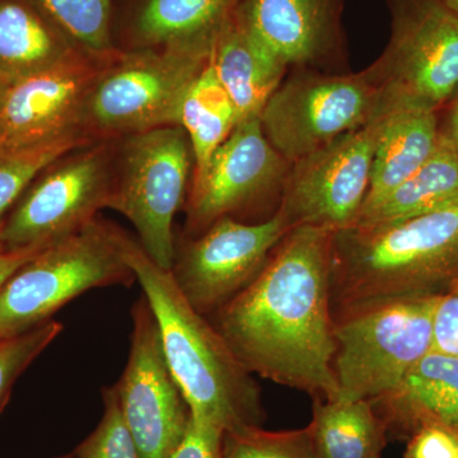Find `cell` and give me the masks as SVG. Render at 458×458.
Instances as JSON below:
<instances>
[{"label":"cell","instance_id":"cell-18","mask_svg":"<svg viewBox=\"0 0 458 458\" xmlns=\"http://www.w3.org/2000/svg\"><path fill=\"white\" fill-rule=\"evenodd\" d=\"M210 62L236 107L240 123L260 116L288 71L247 30L237 11L216 36Z\"/></svg>","mask_w":458,"mask_h":458},{"label":"cell","instance_id":"cell-8","mask_svg":"<svg viewBox=\"0 0 458 458\" xmlns=\"http://www.w3.org/2000/svg\"><path fill=\"white\" fill-rule=\"evenodd\" d=\"M108 209L123 214L137 231L144 251L171 270L176 251L174 216L188 200L191 144L180 125L119 140Z\"/></svg>","mask_w":458,"mask_h":458},{"label":"cell","instance_id":"cell-7","mask_svg":"<svg viewBox=\"0 0 458 458\" xmlns=\"http://www.w3.org/2000/svg\"><path fill=\"white\" fill-rule=\"evenodd\" d=\"M390 40L367 68L381 92L382 116L439 113L458 92V14L441 0H387Z\"/></svg>","mask_w":458,"mask_h":458},{"label":"cell","instance_id":"cell-5","mask_svg":"<svg viewBox=\"0 0 458 458\" xmlns=\"http://www.w3.org/2000/svg\"><path fill=\"white\" fill-rule=\"evenodd\" d=\"M125 236L98 216L30 259L0 289V342L50 321L90 289L137 282L123 258Z\"/></svg>","mask_w":458,"mask_h":458},{"label":"cell","instance_id":"cell-29","mask_svg":"<svg viewBox=\"0 0 458 458\" xmlns=\"http://www.w3.org/2000/svg\"><path fill=\"white\" fill-rule=\"evenodd\" d=\"M104 414L98 428L74 452V458H140L120 410L114 387L102 390Z\"/></svg>","mask_w":458,"mask_h":458},{"label":"cell","instance_id":"cell-9","mask_svg":"<svg viewBox=\"0 0 458 458\" xmlns=\"http://www.w3.org/2000/svg\"><path fill=\"white\" fill-rule=\"evenodd\" d=\"M382 117L381 92L367 69H295L261 111L265 137L288 164Z\"/></svg>","mask_w":458,"mask_h":458},{"label":"cell","instance_id":"cell-16","mask_svg":"<svg viewBox=\"0 0 458 458\" xmlns=\"http://www.w3.org/2000/svg\"><path fill=\"white\" fill-rule=\"evenodd\" d=\"M346 0H243L238 17L286 68H334L345 63Z\"/></svg>","mask_w":458,"mask_h":458},{"label":"cell","instance_id":"cell-6","mask_svg":"<svg viewBox=\"0 0 458 458\" xmlns=\"http://www.w3.org/2000/svg\"><path fill=\"white\" fill-rule=\"evenodd\" d=\"M441 295L370 303L334 316L335 400L373 401L394 390L432 352Z\"/></svg>","mask_w":458,"mask_h":458},{"label":"cell","instance_id":"cell-15","mask_svg":"<svg viewBox=\"0 0 458 458\" xmlns=\"http://www.w3.org/2000/svg\"><path fill=\"white\" fill-rule=\"evenodd\" d=\"M289 168L291 164L265 137L260 116L238 123L205 170L192 176L185 204L188 231L198 236L273 190L282 191Z\"/></svg>","mask_w":458,"mask_h":458},{"label":"cell","instance_id":"cell-31","mask_svg":"<svg viewBox=\"0 0 458 458\" xmlns=\"http://www.w3.org/2000/svg\"><path fill=\"white\" fill-rule=\"evenodd\" d=\"M432 351L458 357V280L437 304Z\"/></svg>","mask_w":458,"mask_h":458},{"label":"cell","instance_id":"cell-21","mask_svg":"<svg viewBox=\"0 0 458 458\" xmlns=\"http://www.w3.org/2000/svg\"><path fill=\"white\" fill-rule=\"evenodd\" d=\"M309 428L318 458H381L390 438L369 400L313 399Z\"/></svg>","mask_w":458,"mask_h":458},{"label":"cell","instance_id":"cell-10","mask_svg":"<svg viewBox=\"0 0 458 458\" xmlns=\"http://www.w3.org/2000/svg\"><path fill=\"white\" fill-rule=\"evenodd\" d=\"M114 140L78 147L38 174L0 228L9 250L44 249L89 225L107 208Z\"/></svg>","mask_w":458,"mask_h":458},{"label":"cell","instance_id":"cell-32","mask_svg":"<svg viewBox=\"0 0 458 458\" xmlns=\"http://www.w3.org/2000/svg\"><path fill=\"white\" fill-rule=\"evenodd\" d=\"M405 458H458L456 430L426 427L410 438Z\"/></svg>","mask_w":458,"mask_h":458},{"label":"cell","instance_id":"cell-3","mask_svg":"<svg viewBox=\"0 0 458 458\" xmlns=\"http://www.w3.org/2000/svg\"><path fill=\"white\" fill-rule=\"evenodd\" d=\"M458 280V204L405 221L337 229L333 315L367 304L443 294Z\"/></svg>","mask_w":458,"mask_h":458},{"label":"cell","instance_id":"cell-27","mask_svg":"<svg viewBox=\"0 0 458 458\" xmlns=\"http://www.w3.org/2000/svg\"><path fill=\"white\" fill-rule=\"evenodd\" d=\"M90 143L72 140L21 155L0 156V228L9 209L44 168L72 149Z\"/></svg>","mask_w":458,"mask_h":458},{"label":"cell","instance_id":"cell-37","mask_svg":"<svg viewBox=\"0 0 458 458\" xmlns=\"http://www.w3.org/2000/svg\"><path fill=\"white\" fill-rule=\"evenodd\" d=\"M0 87H2V82H0Z\"/></svg>","mask_w":458,"mask_h":458},{"label":"cell","instance_id":"cell-24","mask_svg":"<svg viewBox=\"0 0 458 458\" xmlns=\"http://www.w3.org/2000/svg\"><path fill=\"white\" fill-rule=\"evenodd\" d=\"M238 123L236 107L219 82L209 59L190 86L180 110L179 125L188 135L194 157L192 176L205 170Z\"/></svg>","mask_w":458,"mask_h":458},{"label":"cell","instance_id":"cell-2","mask_svg":"<svg viewBox=\"0 0 458 458\" xmlns=\"http://www.w3.org/2000/svg\"><path fill=\"white\" fill-rule=\"evenodd\" d=\"M123 258L140 283L157 321L165 361L194 418L223 430L262 426L267 415L261 390L227 342L180 291L171 270L126 233Z\"/></svg>","mask_w":458,"mask_h":458},{"label":"cell","instance_id":"cell-17","mask_svg":"<svg viewBox=\"0 0 458 458\" xmlns=\"http://www.w3.org/2000/svg\"><path fill=\"white\" fill-rule=\"evenodd\" d=\"M388 437L411 438L426 427L458 429V357L429 352L391 393L372 401Z\"/></svg>","mask_w":458,"mask_h":458},{"label":"cell","instance_id":"cell-11","mask_svg":"<svg viewBox=\"0 0 458 458\" xmlns=\"http://www.w3.org/2000/svg\"><path fill=\"white\" fill-rule=\"evenodd\" d=\"M291 229L279 210L252 225L225 216L176 242L172 276L189 303L209 318L254 282Z\"/></svg>","mask_w":458,"mask_h":458},{"label":"cell","instance_id":"cell-35","mask_svg":"<svg viewBox=\"0 0 458 458\" xmlns=\"http://www.w3.org/2000/svg\"><path fill=\"white\" fill-rule=\"evenodd\" d=\"M441 2L445 5V7L450 8L451 11H454V13L458 14V0H441Z\"/></svg>","mask_w":458,"mask_h":458},{"label":"cell","instance_id":"cell-22","mask_svg":"<svg viewBox=\"0 0 458 458\" xmlns=\"http://www.w3.org/2000/svg\"><path fill=\"white\" fill-rule=\"evenodd\" d=\"M454 204H458V157L441 134L426 164L384 200L361 212L354 225L405 221Z\"/></svg>","mask_w":458,"mask_h":458},{"label":"cell","instance_id":"cell-34","mask_svg":"<svg viewBox=\"0 0 458 458\" xmlns=\"http://www.w3.org/2000/svg\"><path fill=\"white\" fill-rule=\"evenodd\" d=\"M443 110H445V117L443 123L439 122V129L458 157V92Z\"/></svg>","mask_w":458,"mask_h":458},{"label":"cell","instance_id":"cell-12","mask_svg":"<svg viewBox=\"0 0 458 458\" xmlns=\"http://www.w3.org/2000/svg\"><path fill=\"white\" fill-rule=\"evenodd\" d=\"M377 131L378 119L291 165L278 210L292 228L337 231L357 222L369 194Z\"/></svg>","mask_w":458,"mask_h":458},{"label":"cell","instance_id":"cell-38","mask_svg":"<svg viewBox=\"0 0 458 458\" xmlns=\"http://www.w3.org/2000/svg\"><path fill=\"white\" fill-rule=\"evenodd\" d=\"M456 432H457V436H458V429L456 430Z\"/></svg>","mask_w":458,"mask_h":458},{"label":"cell","instance_id":"cell-1","mask_svg":"<svg viewBox=\"0 0 458 458\" xmlns=\"http://www.w3.org/2000/svg\"><path fill=\"white\" fill-rule=\"evenodd\" d=\"M335 229L292 228L254 282L209 321L252 375L335 400L331 310Z\"/></svg>","mask_w":458,"mask_h":458},{"label":"cell","instance_id":"cell-26","mask_svg":"<svg viewBox=\"0 0 458 458\" xmlns=\"http://www.w3.org/2000/svg\"><path fill=\"white\" fill-rule=\"evenodd\" d=\"M222 458H318L310 428L271 432L261 426L225 430Z\"/></svg>","mask_w":458,"mask_h":458},{"label":"cell","instance_id":"cell-13","mask_svg":"<svg viewBox=\"0 0 458 458\" xmlns=\"http://www.w3.org/2000/svg\"><path fill=\"white\" fill-rule=\"evenodd\" d=\"M106 62L83 54L47 71L2 82L0 156L72 140L92 143L82 135L84 104Z\"/></svg>","mask_w":458,"mask_h":458},{"label":"cell","instance_id":"cell-4","mask_svg":"<svg viewBox=\"0 0 458 458\" xmlns=\"http://www.w3.org/2000/svg\"><path fill=\"white\" fill-rule=\"evenodd\" d=\"M216 38L119 51L104 63L90 86L84 104L83 137L92 143L119 140L179 125L181 105L209 62Z\"/></svg>","mask_w":458,"mask_h":458},{"label":"cell","instance_id":"cell-25","mask_svg":"<svg viewBox=\"0 0 458 458\" xmlns=\"http://www.w3.org/2000/svg\"><path fill=\"white\" fill-rule=\"evenodd\" d=\"M87 55L113 59L110 33L113 0H33Z\"/></svg>","mask_w":458,"mask_h":458},{"label":"cell","instance_id":"cell-20","mask_svg":"<svg viewBox=\"0 0 458 458\" xmlns=\"http://www.w3.org/2000/svg\"><path fill=\"white\" fill-rule=\"evenodd\" d=\"M439 138V116L434 111L396 110L379 117L369 190L361 212L384 200L426 164Z\"/></svg>","mask_w":458,"mask_h":458},{"label":"cell","instance_id":"cell-23","mask_svg":"<svg viewBox=\"0 0 458 458\" xmlns=\"http://www.w3.org/2000/svg\"><path fill=\"white\" fill-rule=\"evenodd\" d=\"M243 0H146L135 21L141 47L216 38Z\"/></svg>","mask_w":458,"mask_h":458},{"label":"cell","instance_id":"cell-14","mask_svg":"<svg viewBox=\"0 0 458 458\" xmlns=\"http://www.w3.org/2000/svg\"><path fill=\"white\" fill-rule=\"evenodd\" d=\"M128 363L114 386L140 458H170L188 429L190 409L165 361L146 297L132 304Z\"/></svg>","mask_w":458,"mask_h":458},{"label":"cell","instance_id":"cell-19","mask_svg":"<svg viewBox=\"0 0 458 458\" xmlns=\"http://www.w3.org/2000/svg\"><path fill=\"white\" fill-rule=\"evenodd\" d=\"M83 54L33 0H0V82L47 71Z\"/></svg>","mask_w":458,"mask_h":458},{"label":"cell","instance_id":"cell-28","mask_svg":"<svg viewBox=\"0 0 458 458\" xmlns=\"http://www.w3.org/2000/svg\"><path fill=\"white\" fill-rule=\"evenodd\" d=\"M59 321L45 322L21 335L0 342V412L7 405L18 377L60 335Z\"/></svg>","mask_w":458,"mask_h":458},{"label":"cell","instance_id":"cell-33","mask_svg":"<svg viewBox=\"0 0 458 458\" xmlns=\"http://www.w3.org/2000/svg\"><path fill=\"white\" fill-rule=\"evenodd\" d=\"M42 249L9 250L0 242V289L23 264Z\"/></svg>","mask_w":458,"mask_h":458},{"label":"cell","instance_id":"cell-36","mask_svg":"<svg viewBox=\"0 0 458 458\" xmlns=\"http://www.w3.org/2000/svg\"><path fill=\"white\" fill-rule=\"evenodd\" d=\"M56 458H74V454H66V456L56 457Z\"/></svg>","mask_w":458,"mask_h":458},{"label":"cell","instance_id":"cell-30","mask_svg":"<svg viewBox=\"0 0 458 458\" xmlns=\"http://www.w3.org/2000/svg\"><path fill=\"white\" fill-rule=\"evenodd\" d=\"M223 433L212 421L190 414L185 436L170 458H222Z\"/></svg>","mask_w":458,"mask_h":458}]
</instances>
